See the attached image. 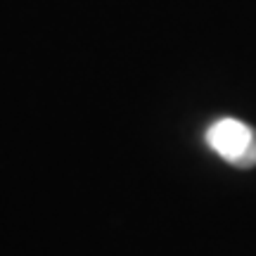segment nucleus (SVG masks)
Listing matches in <instances>:
<instances>
[{
	"label": "nucleus",
	"mask_w": 256,
	"mask_h": 256,
	"mask_svg": "<svg viewBox=\"0 0 256 256\" xmlns=\"http://www.w3.org/2000/svg\"><path fill=\"white\" fill-rule=\"evenodd\" d=\"M209 147L238 168H254L256 166V130L240 119H218L206 130Z\"/></svg>",
	"instance_id": "nucleus-1"
}]
</instances>
